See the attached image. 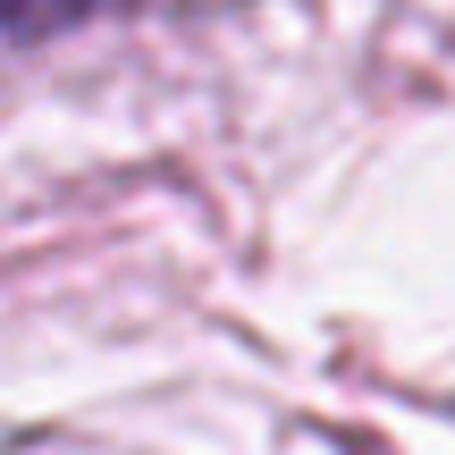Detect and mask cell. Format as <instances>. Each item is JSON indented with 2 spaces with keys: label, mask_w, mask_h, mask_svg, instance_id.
<instances>
[{
  "label": "cell",
  "mask_w": 455,
  "mask_h": 455,
  "mask_svg": "<svg viewBox=\"0 0 455 455\" xmlns=\"http://www.w3.org/2000/svg\"><path fill=\"white\" fill-rule=\"evenodd\" d=\"M118 9H135V0H0V60L9 51H43V43L93 26V17H118Z\"/></svg>",
  "instance_id": "obj_1"
}]
</instances>
